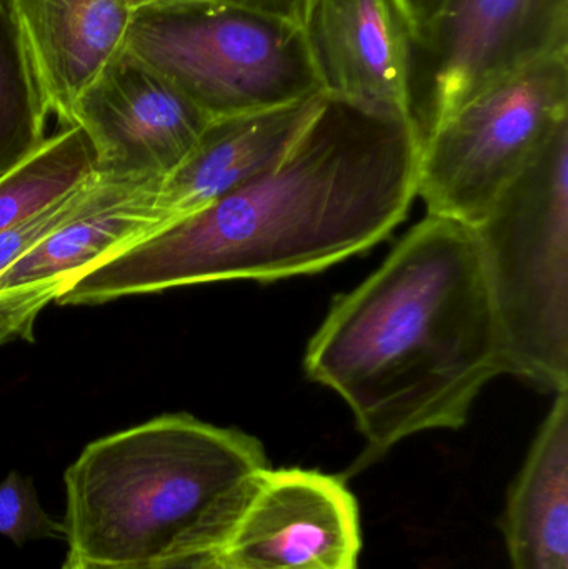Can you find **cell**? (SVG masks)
<instances>
[{
    "instance_id": "14",
    "label": "cell",
    "mask_w": 568,
    "mask_h": 569,
    "mask_svg": "<svg viewBox=\"0 0 568 569\" xmlns=\"http://www.w3.org/2000/svg\"><path fill=\"white\" fill-rule=\"evenodd\" d=\"M500 530L512 569H568V390L509 488Z\"/></svg>"
},
{
    "instance_id": "5",
    "label": "cell",
    "mask_w": 568,
    "mask_h": 569,
    "mask_svg": "<svg viewBox=\"0 0 568 569\" xmlns=\"http://www.w3.org/2000/svg\"><path fill=\"white\" fill-rule=\"evenodd\" d=\"M127 52L212 119L319 96L302 27L236 0H170L136 10Z\"/></svg>"
},
{
    "instance_id": "19",
    "label": "cell",
    "mask_w": 568,
    "mask_h": 569,
    "mask_svg": "<svg viewBox=\"0 0 568 569\" xmlns=\"http://www.w3.org/2000/svg\"><path fill=\"white\" fill-rule=\"evenodd\" d=\"M66 280H57L0 293V347L19 338L30 340L40 311L57 301Z\"/></svg>"
},
{
    "instance_id": "17",
    "label": "cell",
    "mask_w": 568,
    "mask_h": 569,
    "mask_svg": "<svg viewBox=\"0 0 568 569\" xmlns=\"http://www.w3.org/2000/svg\"><path fill=\"white\" fill-rule=\"evenodd\" d=\"M0 535L22 547L26 541L66 540V528L43 511L32 480L12 471L0 483Z\"/></svg>"
},
{
    "instance_id": "12",
    "label": "cell",
    "mask_w": 568,
    "mask_h": 569,
    "mask_svg": "<svg viewBox=\"0 0 568 569\" xmlns=\"http://www.w3.org/2000/svg\"><path fill=\"white\" fill-rule=\"evenodd\" d=\"M50 113L72 126L77 100L126 49L132 0H13Z\"/></svg>"
},
{
    "instance_id": "15",
    "label": "cell",
    "mask_w": 568,
    "mask_h": 569,
    "mask_svg": "<svg viewBox=\"0 0 568 569\" xmlns=\"http://www.w3.org/2000/svg\"><path fill=\"white\" fill-rule=\"evenodd\" d=\"M49 113L13 0H0V177L46 142Z\"/></svg>"
},
{
    "instance_id": "6",
    "label": "cell",
    "mask_w": 568,
    "mask_h": 569,
    "mask_svg": "<svg viewBox=\"0 0 568 569\" xmlns=\"http://www.w3.org/2000/svg\"><path fill=\"white\" fill-rule=\"evenodd\" d=\"M568 120V53L500 80L420 146L417 196L429 216L479 226L504 190Z\"/></svg>"
},
{
    "instance_id": "11",
    "label": "cell",
    "mask_w": 568,
    "mask_h": 569,
    "mask_svg": "<svg viewBox=\"0 0 568 569\" xmlns=\"http://www.w3.org/2000/svg\"><path fill=\"white\" fill-rule=\"evenodd\" d=\"M320 97L322 93L276 109L213 119L192 152L160 186V209L169 223L272 169L316 112Z\"/></svg>"
},
{
    "instance_id": "4",
    "label": "cell",
    "mask_w": 568,
    "mask_h": 569,
    "mask_svg": "<svg viewBox=\"0 0 568 569\" xmlns=\"http://www.w3.org/2000/svg\"><path fill=\"white\" fill-rule=\"evenodd\" d=\"M506 375L568 390V120L474 227Z\"/></svg>"
},
{
    "instance_id": "16",
    "label": "cell",
    "mask_w": 568,
    "mask_h": 569,
    "mask_svg": "<svg viewBox=\"0 0 568 569\" xmlns=\"http://www.w3.org/2000/svg\"><path fill=\"white\" fill-rule=\"evenodd\" d=\"M96 152L80 127H63L0 177V233L96 179Z\"/></svg>"
},
{
    "instance_id": "18",
    "label": "cell",
    "mask_w": 568,
    "mask_h": 569,
    "mask_svg": "<svg viewBox=\"0 0 568 569\" xmlns=\"http://www.w3.org/2000/svg\"><path fill=\"white\" fill-rule=\"evenodd\" d=\"M97 177L69 196L50 203L46 209L17 222L16 226L0 233V276L13 263L32 252L47 237L52 236L59 227L76 217L92 197Z\"/></svg>"
},
{
    "instance_id": "20",
    "label": "cell",
    "mask_w": 568,
    "mask_h": 569,
    "mask_svg": "<svg viewBox=\"0 0 568 569\" xmlns=\"http://www.w3.org/2000/svg\"><path fill=\"white\" fill-rule=\"evenodd\" d=\"M62 569H220L216 551L197 557L173 558V560L143 561V563H99L70 555Z\"/></svg>"
},
{
    "instance_id": "8",
    "label": "cell",
    "mask_w": 568,
    "mask_h": 569,
    "mask_svg": "<svg viewBox=\"0 0 568 569\" xmlns=\"http://www.w3.org/2000/svg\"><path fill=\"white\" fill-rule=\"evenodd\" d=\"M212 120L126 49L87 87L72 112V126L92 143L97 176L137 183L163 182Z\"/></svg>"
},
{
    "instance_id": "23",
    "label": "cell",
    "mask_w": 568,
    "mask_h": 569,
    "mask_svg": "<svg viewBox=\"0 0 568 569\" xmlns=\"http://www.w3.org/2000/svg\"><path fill=\"white\" fill-rule=\"evenodd\" d=\"M170 2V0H132L136 10L142 9L147 6H156V3Z\"/></svg>"
},
{
    "instance_id": "9",
    "label": "cell",
    "mask_w": 568,
    "mask_h": 569,
    "mask_svg": "<svg viewBox=\"0 0 568 569\" xmlns=\"http://www.w3.org/2000/svg\"><path fill=\"white\" fill-rule=\"evenodd\" d=\"M360 520L346 481L313 470H266L220 569H357Z\"/></svg>"
},
{
    "instance_id": "21",
    "label": "cell",
    "mask_w": 568,
    "mask_h": 569,
    "mask_svg": "<svg viewBox=\"0 0 568 569\" xmlns=\"http://www.w3.org/2000/svg\"><path fill=\"white\" fill-rule=\"evenodd\" d=\"M446 0H399L412 33L420 32L439 12Z\"/></svg>"
},
{
    "instance_id": "3",
    "label": "cell",
    "mask_w": 568,
    "mask_h": 569,
    "mask_svg": "<svg viewBox=\"0 0 568 569\" xmlns=\"http://www.w3.org/2000/svg\"><path fill=\"white\" fill-rule=\"evenodd\" d=\"M266 470L256 437L190 415L100 438L66 473L70 555L143 563L213 553Z\"/></svg>"
},
{
    "instance_id": "22",
    "label": "cell",
    "mask_w": 568,
    "mask_h": 569,
    "mask_svg": "<svg viewBox=\"0 0 568 569\" xmlns=\"http://www.w3.org/2000/svg\"><path fill=\"white\" fill-rule=\"evenodd\" d=\"M246 2L257 7V9L292 20V22H297L300 26L307 0H246Z\"/></svg>"
},
{
    "instance_id": "7",
    "label": "cell",
    "mask_w": 568,
    "mask_h": 569,
    "mask_svg": "<svg viewBox=\"0 0 568 569\" xmlns=\"http://www.w3.org/2000/svg\"><path fill=\"white\" fill-rule=\"evenodd\" d=\"M568 53V0H446L412 33L407 117L423 140L500 80Z\"/></svg>"
},
{
    "instance_id": "2",
    "label": "cell",
    "mask_w": 568,
    "mask_h": 569,
    "mask_svg": "<svg viewBox=\"0 0 568 569\" xmlns=\"http://www.w3.org/2000/svg\"><path fill=\"white\" fill-rule=\"evenodd\" d=\"M307 375L356 418L369 467L400 441L459 430L506 375L476 233L427 216L359 287L333 300L307 347Z\"/></svg>"
},
{
    "instance_id": "24",
    "label": "cell",
    "mask_w": 568,
    "mask_h": 569,
    "mask_svg": "<svg viewBox=\"0 0 568 569\" xmlns=\"http://www.w3.org/2000/svg\"><path fill=\"white\" fill-rule=\"evenodd\" d=\"M236 2H243V3H247L246 0H236ZM250 6V3H249Z\"/></svg>"
},
{
    "instance_id": "10",
    "label": "cell",
    "mask_w": 568,
    "mask_h": 569,
    "mask_svg": "<svg viewBox=\"0 0 568 569\" xmlns=\"http://www.w3.org/2000/svg\"><path fill=\"white\" fill-rule=\"evenodd\" d=\"M300 27L322 93L407 116L412 29L399 0H307Z\"/></svg>"
},
{
    "instance_id": "13",
    "label": "cell",
    "mask_w": 568,
    "mask_h": 569,
    "mask_svg": "<svg viewBox=\"0 0 568 569\" xmlns=\"http://www.w3.org/2000/svg\"><path fill=\"white\" fill-rule=\"evenodd\" d=\"M160 186L97 176L87 206L0 276V293L73 279L166 227Z\"/></svg>"
},
{
    "instance_id": "1",
    "label": "cell",
    "mask_w": 568,
    "mask_h": 569,
    "mask_svg": "<svg viewBox=\"0 0 568 569\" xmlns=\"http://www.w3.org/2000/svg\"><path fill=\"white\" fill-rule=\"evenodd\" d=\"M419 159L407 116L322 93L272 169L73 277L57 303L322 272L406 220Z\"/></svg>"
}]
</instances>
